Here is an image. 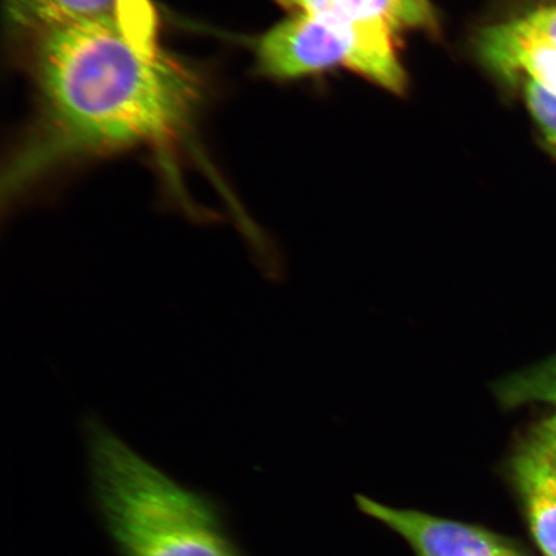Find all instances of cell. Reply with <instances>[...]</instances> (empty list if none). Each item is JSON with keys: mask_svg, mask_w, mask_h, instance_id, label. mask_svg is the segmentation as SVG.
<instances>
[{"mask_svg": "<svg viewBox=\"0 0 556 556\" xmlns=\"http://www.w3.org/2000/svg\"><path fill=\"white\" fill-rule=\"evenodd\" d=\"M4 5L11 25L34 39L85 21L122 18L135 0H4Z\"/></svg>", "mask_w": 556, "mask_h": 556, "instance_id": "8", "label": "cell"}, {"mask_svg": "<svg viewBox=\"0 0 556 556\" xmlns=\"http://www.w3.org/2000/svg\"><path fill=\"white\" fill-rule=\"evenodd\" d=\"M541 35H545L556 43V7H545L521 18Z\"/></svg>", "mask_w": 556, "mask_h": 556, "instance_id": "11", "label": "cell"}, {"mask_svg": "<svg viewBox=\"0 0 556 556\" xmlns=\"http://www.w3.org/2000/svg\"><path fill=\"white\" fill-rule=\"evenodd\" d=\"M357 505L405 539L416 556H528L516 542L483 527L395 509L365 496L357 497Z\"/></svg>", "mask_w": 556, "mask_h": 556, "instance_id": "4", "label": "cell"}, {"mask_svg": "<svg viewBox=\"0 0 556 556\" xmlns=\"http://www.w3.org/2000/svg\"><path fill=\"white\" fill-rule=\"evenodd\" d=\"M80 433L96 517L117 556H248L217 497L178 482L94 413Z\"/></svg>", "mask_w": 556, "mask_h": 556, "instance_id": "2", "label": "cell"}, {"mask_svg": "<svg viewBox=\"0 0 556 556\" xmlns=\"http://www.w3.org/2000/svg\"><path fill=\"white\" fill-rule=\"evenodd\" d=\"M394 34L380 25L309 13H293L269 29L256 47L260 72L275 79H295L344 67L393 93L407 86L395 50Z\"/></svg>", "mask_w": 556, "mask_h": 556, "instance_id": "3", "label": "cell"}, {"mask_svg": "<svg viewBox=\"0 0 556 556\" xmlns=\"http://www.w3.org/2000/svg\"><path fill=\"white\" fill-rule=\"evenodd\" d=\"M510 475L540 552L556 556L555 465L525 442L513 457Z\"/></svg>", "mask_w": 556, "mask_h": 556, "instance_id": "6", "label": "cell"}, {"mask_svg": "<svg viewBox=\"0 0 556 556\" xmlns=\"http://www.w3.org/2000/svg\"><path fill=\"white\" fill-rule=\"evenodd\" d=\"M293 13L330 16L353 24L380 25L393 33L432 30L437 26L429 0H275Z\"/></svg>", "mask_w": 556, "mask_h": 556, "instance_id": "7", "label": "cell"}, {"mask_svg": "<svg viewBox=\"0 0 556 556\" xmlns=\"http://www.w3.org/2000/svg\"><path fill=\"white\" fill-rule=\"evenodd\" d=\"M527 108L539 124L548 144L556 151V96L536 83L525 80Z\"/></svg>", "mask_w": 556, "mask_h": 556, "instance_id": "10", "label": "cell"}, {"mask_svg": "<svg viewBox=\"0 0 556 556\" xmlns=\"http://www.w3.org/2000/svg\"><path fill=\"white\" fill-rule=\"evenodd\" d=\"M495 391L506 407L533 401L555 406V412L534 428L526 442L556 467V357L497 382Z\"/></svg>", "mask_w": 556, "mask_h": 556, "instance_id": "9", "label": "cell"}, {"mask_svg": "<svg viewBox=\"0 0 556 556\" xmlns=\"http://www.w3.org/2000/svg\"><path fill=\"white\" fill-rule=\"evenodd\" d=\"M478 52L504 79L530 80L556 96V43L523 20L486 27L479 35Z\"/></svg>", "mask_w": 556, "mask_h": 556, "instance_id": "5", "label": "cell"}, {"mask_svg": "<svg viewBox=\"0 0 556 556\" xmlns=\"http://www.w3.org/2000/svg\"><path fill=\"white\" fill-rule=\"evenodd\" d=\"M41 115L3 182L16 211L40 174L66 160L159 142L190 123L203 99L199 76L163 53L129 20L59 27L33 39Z\"/></svg>", "mask_w": 556, "mask_h": 556, "instance_id": "1", "label": "cell"}]
</instances>
